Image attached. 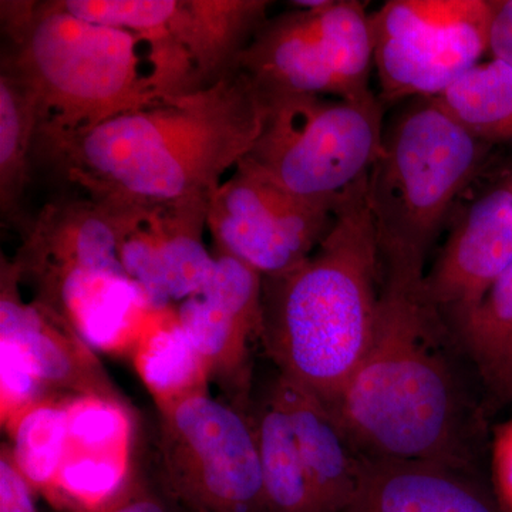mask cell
<instances>
[{
  "mask_svg": "<svg viewBox=\"0 0 512 512\" xmlns=\"http://www.w3.org/2000/svg\"><path fill=\"white\" fill-rule=\"evenodd\" d=\"M39 126L32 87L8 64H0V215L22 232L32 215L25 201Z\"/></svg>",
  "mask_w": 512,
  "mask_h": 512,
  "instance_id": "15",
  "label": "cell"
},
{
  "mask_svg": "<svg viewBox=\"0 0 512 512\" xmlns=\"http://www.w3.org/2000/svg\"><path fill=\"white\" fill-rule=\"evenodd\" d=\"M490 52L493 59L512 69V0H493Z\"/></svg>",
  "mask_w": 512,
  "mask_h": 512,
  "instance_id": "28",
  "label": "cell"
},
{
  "mask_svg": "<svg viewBox=\"0 0 512 512\" xmlns=\"http://www.w3.org/2000/svg\"><path fill=\"white\" fill-rule=\"evenodd\" d=\"M13 461L35 491L52 494L66 456L69 402L47 399L26 410L8 427Z\"/></svg>",
  "mask_w": 512,
  "mask_h": 512,
  "instance_id": "22",
  "label": "cell"
},
{
  "mask_svg": "<svg viewBox=\"0 0 512 512\" xmlns=\"http://www.w3.org/2000/svg\"><path fill=\"white\" fill-rule=\"evenodd\" d=\"M380 258L367 202V175L340 195L332 228L292 271L264 278L262 332L279 375L335 399L375 333Z\"/></svg>",
  "mask_w": 512,
  "mask_h": 512,
  "instance_id": "3",
  "label": "cell"
},
{
  "mask_svg": "<svg viewBox=\"0 0 512 512\" xmlns=\"http://www.w3.org/2000/svg\"><path fill=\"white\" fill-rule=\"evenodd\" d=\"M134 366L158 409L208 392L211 370L175 315H156L133 350Z\"/></svg>",
  "mask_w": 512,
  "mask_h": 512,
  "instance_id": "16",
  "label": "cell"
},
{
  "mask_svg": "<svg viewBox=\"0 0 512 512\" xmlns=\"http://www.w3.org/2000/svg\"><path fill=\"white\" fill-rule=\"evenodd\" d=\"M254 419L266 512H322L288 416L268 394Z\"/></svg>",
  "mask_w": 512,
  "mask_h": 512,
  "instance_id": "17",
  "label": "cell"
},
{
  "mask_svg": "<svg viewBox=\"0 0 512 512\" xmlns=\"http://www.w3.org/2000/svg\"><path fill=\"white\" fill-rule=\"evenodd\" d=\"M266 116L264 94L237 70L86 133L36 141L33 157L56 165L93 200L146 208L210 201L254 148Z\"/></svg>",
  "mask_w": 512,
  "mask_h": 512,
  "instance_id": "1",
  "label": "cell"
},
{
  "mask_svg": "<svg viewBox=\"0 0 512 512\" xmlns=\"http://www.w3.org/2000/svg\"><path fill=\"white\" fill-rule=\"evenodd\" d=\"M97 512H183V507L165 490L164 494H160L148 488L136 487L126 500Z\"/></svg>",
  "mask_w": 512,
  "mask_h": 512,
  "instance_id": "29",
  "label": "cell"
},
{
  "mask_svg": "<svg viewBox=\"0 0 512 512\" xmlns=\"http://www.w3.org/2000/svg\"><path fill=\"white\" fill-rule=\"evenodd\" d=\"M448 113L483 143L512 144V69L478 63L439 97Z\"/></svg>",
  "mask_w": 512,
  "mask_h": 512,
  "instance_id": "21",
  "label": "cell"
},
{
  "mask_svg": "<svg viewBox=\"0 0 512 512\" xmlns=\"http://www.w3.org/2000/svg\"><path fill=\"white\" fill-rule=\"evenodd\" d=\"M343 512H501L466 470L427 461L363 458L362 477Z\"/></svg>",
  "mask_w": 512,
  "mask_h": 512,
  "instance_id": "13",
  "label": "cell"
},
{
  "mask_svg": "<svg viewBox=\"0 0 512 512\" xmlns=\"http://www.w3.org/2000/svg\"><path fill=\"white\" fill-rule=\"evenodd\" d=\"M488 147L439 97L407 100L384 126L382 151L367 174L380 274L427 275L431 244Z\"/></svg>",
  "mask_w": 512,
  "mask_h": 512,
  "instance_id": "5",
  "label": "cell"
},
{
  "mask_svg": "<svg viewBox=\"0 0 512 512\" xmlns=\"http://www.w3.org/2000/svg\"><path fill=\"white\" fill-rule=\"evenodd\" d=\"M181 507H183V505H181ZM183 512H192V511L187 510V508H184V507H183Z\"/></svg>",
  "mask_w": 512,
  "mask_h": 512,
  "instance_id": "31",
  "label": "cell"
},
{
  "mask_svg": "<svg viewBox=\"0 0 512 512\" xmlns=\"http://www.w3.org/2000/svg\"><path fill=\"white\" fill-rule=\"evenodd\" d=\"M444 329L426 281H380L372 343L326 403L359 456L467 470L470 406L444 352Z\"/></svg>",
  "mask_w": 512,
  "mask_h": 512,
  "instance_id": "2",
  "label": "cell"
},
{
  "mask_svg": "<svg viewBox=\"0 0 512 512\" xmlns=\"http://www.w3.org/2000/svg\"><path fill=\"white\" fill-rule=\"evenodd\" d=\"M130 413L123 402L83 396L69 400L66 453L131 458Z\"/></svg>",
  "mask_w": 512,
  "mask_h": 512,
  "instance_id": "23",
  "label": "cell"
},
{
  "mask_svg": "<svg viewBox=\"0 0 512 512\" xmlns=\"http://www.w3.org/2000/svg\"><path fill=\"white\" fill-rule=\"evenodd\" d=\"M2 423L8 429L30 407L50 399L47 386L15 345L0 340Z\"/></svg>",
  "mask_w": 512,
  "mask_h": 512,
  "instance_id": "25",
  "label": "cell"
},
{
  "mask_svg": "<svg viewBox=\"0 0 512 512\" xmlns=\"http://www.w3.org/2000/svg\"><path fill=\"white\" fill-rule=\"evenodd\" d=\"M208 202L151 208V225L173 302H184L197 295L214 269V254L204 244Z\"/></svg>",
  "mask_w": 512,
  "mask_h": 512,
  "instance_id": "19",
  "label": "cell"
},
{
  "mask_svg": "<svg viewBox=\"0 0 512 512\" xmlns=\"http://www.w3.org/2000/svg\"><path fill=\"white\" fill-rule=\"evenodd\" d=\"M165 32L183 50L202 89L238 70L239 57L268 20L266 0H156Z\"/></svg>",
  "mask_w": 512,
  "mask_h": 512,
  "instance_id": "12",
  "label": "cell"
},
{
  "mask_svg": "<svg viewBox=\"0 0 512 512\" xmlns=\"http://www.w3.org/2000/svg\"><path fill=\"white\" fill-rule=\"evenodd\" d=\"M261 137L238 165L303 200L336 205L369 174L383 146V103L325 96H264Z\"/></svg>",
  "mask_w": 512,
  "mask_h": 512,
  "instance_id": "6",
  "label": "cell"
},
{
  "mask_svg": "<svg viewBox=\"0 0 512 512\" xmlns=\"http://www.w3.org/2000/svg\"><path fill=\"white\" fill-rule=\"evenodd\" d=\"M511 399H512V394H511Z\"/></svg>",
  "mask_w": 512,
  "mask_h": 512,
  "instance_id": "32",
  "label": "cell"
},
{
  "mask_svg": "<svg viewBox=\"0 0 512 512\" xmlns=\"http://www.w3.org/2000/svg\"><path fill=\"white\" fill-rule=\"evenodd\" d=\"M0 22L2 63L35 92V143L163 103L143 63L147 43L134 33L77 18L60 0H2Z\"/></svg>",
  "mask_w": 512,
  "mask_h": 512,
  "instance_id": "4",
  "label": "cell"
},
{
  "mask_svg": "<svg viewBox=\"0 0 512 512\" xmlns=\"http://www.w3.org/2000/svg\"><path fill=\"white\" fill-rule=\"evenodd\" d=\"M269 396L288 416L320 510L345 511L359 487L363 457L326 403L311 390L279 375Z\"/></svg>",
  "mask_w": 512,
  "mask_h": 512,
  "instance_id": "14",
  "label": "cell"
},
{
  "mask_svg": "<svg viewBox=\"0 0 512 512\" xmlns=\"http://www.w3.org/2000/svg\"><path fill=\"white\" fill-rule=\"evenodd\" d=\"M512 265V192L485 191L454 225L426 275V298L448 325L466 316Z\"/></svg>",
  "mask_w": 512,
  "mask_h": 512,
  "instance_id": "10",
  "label": "cell"
},
{
  "mask_svg": "<svg viewBox=\"0 0 512 512\" xmlns=\"http://www.w3.org/2000/svg\"><path fill=\"white\" fill-rule=\"evenodd\" d=\"M335 207L303 200L237 165L208 202L207 228L214 251L274 278L316 251L332 228Z\"/></svg>",
  "mask_w": 512,
  "mask_h": 512,
  "instance_id": "9",
  "label": "cell"
},
{
  "mask_svg": "<svg viewBox=\"0 0 512 512\" xmlns=\"http://www.w3.org/2000/svg\"><path fill=\"white\" fill-rule=\"evenodd\" d=\"M150 214L151 208H144L128 232L121 249V262L128 278L146 299L150 311L154 315H163L170 309L173 298Z\"/></svg>",
  "mask_w": 512,
  "mask_h": 512,
  "instance_id": "24",
  "label": "cell"
},
{
  "mask_svg": "<svg viewBox=\"0 0 512 512\" xmlns=\"http://www.w3.org/2000/svg\"><path fill=\"white\" fill-rule=\"evenodd\" d=\"M165 491L192 512H266L254 419L194 394L161 407Z\"/></svg>",
  "mask_w": 512,
  "mask_h": 512,
  "instance_id": "7",
  "label": "cell"
},
{
  "mask_svg": "<svg viewBox=\"0 0 512 512\" xmlns=\"http://www.w3.org/2000/svg\"><path fill=\"white\" fill-rule=\"evenodd\" d=\"M493 0H389L372 15L383 104L440 97L490 52Z\"/></svg>",
  "mask_w": 512,
  "mask_h": 512,
  "instance_id": "8",
  "label": "cell"
},
{
  "mask_svg": "<svg viewBox=\"0 0 512 512\" xmlns=\"http://www.w3.org/2000/svg\"><path fill=\"white\" fill-rule=\"evenodd\" d=\"M174 315L210 366L211 375L245 377L248 340L259 336L247 319L204 289L181 302Z\"/></svg>",
  "mask_w": 512,
  "mask_h": 512,
  "instance_id": "20",
  "label": "cell"
},
{
  "mask_svg": "<svg viewBox=\"0 0 512 512\" xmlns=\"http://www.w3.org/2000/svg\"><path fill=\"white\" fill-rule=\"evenodd\" d=\"M20 284L15 262L2 255L0 340L12 343L26 356L47 389L121 402L92 348L55 313L23 301Z\"/></svg>",
  "mask_w": 512,
  "mask_h": 512,
  "instance_id": "11",
  "label": "cell"
},
{
  "mask_svg": "<svg viewBox=\"0 0 512 512\" xmlns=\"http://www.w3.org/2000/svg\"><path fill=\"white\" fill-rule=\"evenodd\" d=\"M35 488L16 467L9 447L0 453V512H40Z\"/></svg>",
  "mask_w": 512,
  "mask_h": 512,
  "instance_id": "26",
  "label": "cell"
},
{
  "mask_svg": "<svg viewBox=\"0 0 512 512\" xmlns=\"http://www.w3.org/2000/svg\"><path fill=\"white\" fill-rule=\"evenodd\" d=\"M501 183H503L505 187H507L508 190L512 192V168L510 171H508L507 175H505Z\"/></svg>",
  "mask_w": 512,
  "mask_h": 512,
  "instance_id": "30",
  "label": "cell"
},
{
  "mask_svg": "<svg viewBox=\"0 0 512 512\" xmlns=\"http://www.w3.org/2000/svg\"><path fill=\"white\" fill-rule=\"evenodd\" d=\"M451 328L487 386L498 396L511 399L512 265L476 308L451 323Z\"/></svg>",
  "mask_w": 512,
  "mask_h": 512,
  "instance_id": "18",
  "label": "cell"
},
{
  "mask_svg": "<svg viewBox=\"0 0 512 512\" xmlns=\"http://www.w3.org/2000/svg\"><path fill=\"white\" fill-rule=\"evenodd\" d=\"M493 473L501 507L505 512H512V419L495 430Z\"/></svg>",
  "mask_w": 512,
  "mask_h": 512,
  "instance_id": "27",
  "label": "cell"
}]
</instances>
